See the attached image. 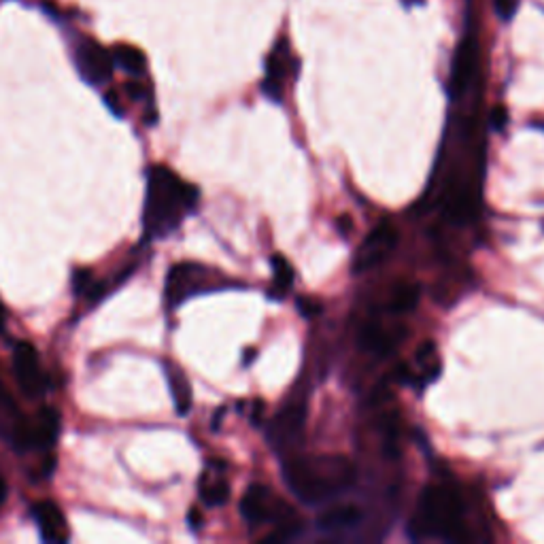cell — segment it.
Wrapping results in <instances>:
<instances>
[{
    "label": "cell",
    "instance_id": "obj_1",
    "mask_svg": "<svg viewBox=\"0 0 544 544\" xmlns=\"http://www.w3.org/2000/svg\"><path fill=\"white\" fill-rule=\"evenodd\" d=\"M283 478L304 505H321L353 487L357 470L345 455H306L285 460Z\"/></svg>",
    "mask_w": 544,
    "mask_h": 544
},
{
    "label": "cell",
    "instance_id": "obj_2",
    "mask_svg": "<svg viewBox=\"0 0 544 544\" xmlns=\"http://www.w3.org/2000/svg\"><path fill=\"white\" fill-rule=\"evenodd\" d=\"M200 192L192 183L183 181L175 171L166 166H154L147 175L145 194V230L152 239L175 233L181 222L198 205Z\"/></svg>",
    "mask_w": 544,
    "mask_h": 544
},
{
    "label": "cell",
    "instance_id": "obj_3",
    "mask_svg": "<svg viewBox=\"0 0 544 544\" xmlns=\"http://www.w3.org/2000/svg\"><path fill=\"white\" fill-rule=\"evenodd\" d=\"M464 513L466 505L460 491L451 485H430L419 497V506L410 519L408 531L413 538L466 540Z\"/></svg>",
    "mask_w": 544,
    "mask_h": 544
},
{
    "label": "cell",
    "instance_id": "obj_4",
    "mask_svg": "<svg viewBox=\"0 0 544 544\" xmlns=\"http://www.w3.org/2000/svg\"><path fill=\"white\" fill-rule=\"evenodd\" d=\"M241 514L249 525L258 528L262 523H275V534L266 536V540H287L303 530V521L294 508L272 494L270 487L262 483L249 485L241 500Z\"/></svg>",
    "mask_w": 544,
    "mask_h": 544
},
{
    "label": "cell",
    "instance_id": "obj_5",
    "mask_svg": "<svg viewBox=\"0 0 544 544\" xmlns=\"http://www.w3.org/2000/svg\"><path fill=\"white\" fill-rule=\"evenodd\" d=\"M215 270H208L206 266L194 264V262H181L175 264L166 275L164 285V298L169 309H177L185 300H189L196 294L211 292V289L219 287Z\"/></svg>",
    "mask_w": 544,
    "mask_h": 544
},
{
    "label": "cell",
    "instance_id": "obj_6",
    "mask_svg": "<svg viewBox=\"0 0 544 544\" xmlns=\"http://www.w3.org/2000/svg\"><path fill=\"white\" fill-rule=\"evenodd\" d=\"M60 432V415L56 408H43L37 415L15 421L11 441L20 451H37L54 447Z\"/></svg>",
    "mask_w": 544,
    "mask_h": 544
},
{
    "label": "cell",
    "instance_id": "obj_7",
    "mask_svg": "<svg viewBox=\"0 0 544 544\" xmlns=\"http://www.w3.org/2000/svg\"><path fill=\"white\" fill-rule=\"evenodd\" d=\"M398 241H400V233H398L396 225L387 222L376 225L357 249L355 259H353V272L362 275V272H368L383 264L393 253V249L398 247Z\"/></svg>",
    "mask_w": 544,
    "mask_h": 544
},
{
    "label": "cell",
    "instance_id": "obj_8",
    "mask_svg": "<svg viewBox=\"0 0 544 544\" xmlns=\"http://www.w3.org/2000/svg\"><path fill=\"white\" fill-rule=\"evenodd\" d=\"M304 421L306 404L298 400V398H294V400H289L285 407L275 415V419H272L268 427V441L281 451L294 449L303 441Z\"/></svg>",
    "mask_w": 544,
    "mask_h": 544
},
{
    "label": "cell",
    "instance_id": "obj_9",
    "mask_svg": "<svg viewBox=\"0 0 544 544\" xmlns=\"http://www.w3.org/2000/svg\"><path fill=\"white\" fill-rule=\"evenodd\" d=\"M296 57L289 51L287 40H279L266 57V77L262 81V92L270 101L283 102L287 81L296 73Z\"/></svg>",
    "mask_w": 544,
    "mask_h": 544
},
{
    "label": "cell",
    "instance_id": "obj_10",
    "mask_svg": "<svg viewBox=\"0 0 544 544\" xmlns=\"http://www.w3.org/2000/svg\"><path fill=\"white\" fill-rule=\"evenodd\" d=\"M75 65L90 85H102L111 79L115 62L111 51L104 49L96 40L85 39L75 49Z\"/></svg>",
    "mask_w": 544,
    "mask_h": 544
},
{
    "label": "cell",
    "instance_id": "obj_11",
    "mask_svg": "<svg viewBox=\"0 0 544 544\" xmlns=\"http://www.w3.org/2000/svg\"><path fill=\"white\" fill-rule=\"evenodd\" d=\"M13 374L20 390L28 398H37L45 390V373L39 351L31 343H17L13 349Z\"/></svg>",
    "mask_w": 544,
    "mask_h": 544
},
{
    "label": "cell",
    "instance_id": "obj_12",
    "mask_svg": "<svg viewBox=\"0 0 544 544\" xmlns=\"http://www.w3.org/2000/svg\"><path fill=\"white\" fill-rule=\"evenodd\" d=\"M477 60H478L477 43H474L472 39L461 40L453 54V65H451V75H449L451 98L464 96L466 90L470 88L474 75H477Z\"/></svg>",
    "mask_w": 544,
    "mask_h": 544
},
{
    "label": "cell",
    "instance_id": "obj_13",
    "mask_svg": "<svg viewBox=\"0 0 544 544\" xmlns=\"http://www.w3.org/2000/svg\"><path fill=\"white\" fill-rule=\"evenodd\" d=\"M404 329L387 326V323L379 320H370L360 328L357 334V343L364 351L373 353L376 357H387L398 349V345L402 343Z\"/></svg>",
    "mask_w": 544,
    "mask_h": 544
},
{
    "label": "cell",
    "instance_id": "obj_14",
    "mask_svg": "<svg viewBox=\"0 0 544 544\" xmlns=\"http://www.w3.org/2000/svg\"><path fill=\"white\" fill-rule=\"evenodd\" d=\"M398 379L410 385H427L436 379L441 373V357H438V349L432 340H426L415 353V370L408 366L398 368Z\"/></svg>",
    "mask_w": 544,
    "mask_h": 544
},
{
    "label": "cell",
    "instance_id": "obj_15",
    "mask_svg": "<svg viewBox=\"0 0 544 544\" xmlns=\"http://www.w3.org/2000/svg\"><path fill=\"white\" fill-rule=\"evenodd\" d=\"M32 514H34V521H37V525H39L40 538H43L45 542L62 544L71 538V531H68V523H66L65 514H62V511L57 508V505H54V502H49V500L39 502V505H34Z\"/></svg>",
    "mask_w": 544,
    "mask_h": 544
},
{
    "label": "cell",
    "instance_id": "obj_16",
    "mask_svg": "<svg viewBox=\"0 0 544 544\" xmlns=\"http://www.w3.org/2000/svg\"><path fill=\"white\" fill-rule=\"evenodd\" d=\"M164 370H166V381H169V390H171L172 402H175L177 413L188 415L189 408H192V402H194L192 383H189L188 374L183 373L181 366H177V364H172V362H166Z\"/></svg>",
    "mask_w": 544,
    "mask_h": 544
},
{
    "label": "cell",
    "instance_id": "obj_17",
    "mask_svg": "<svg viewBox=\"0 0 544 544\" xmlns=\"http://www.w3.org/2000/svg\"><path fill=\"white\" fill-rule=\"evenodd\" d=\"M364 519V513L355 505H338L323 511L317 517V528L323 531H338V530H349L355 528L357 523Z\"/></svg>",
    "mask_w": 544,
    "mask_h": 544
},
{
    "label": "cell",
    "instance_id": "obj_18",
    "mask_svg": "<svg viewBox=\"0 0 544 544\" xmlns=\"http://www.w3.org/2000/svg\"><path fill=\"white\" fill-rule=\"evenodd\" d=\"M198 494H200V500L205 502L206 506H211V508L224 506L225 502L230 500L228 478H225L224 474L217 470H206L200 477Z\"/></svg>",
    "mask_w": 544,
    "mask_h": 544
},
{
    "label": "cell",
    "instance_id": "obj_19",
    "mask_svg": "<svg viewBox=\"0 0 544 544\" xmlns=\"http://www.w3.org/2000/svg\"><path fill=\"white\" fill-rule=\"evenodd\" d=\"M113 62L118 65L121 71H126L132 77H143L147 73V57L138 48H132V45L119 43L118 48L111 51Z\"/></svg>",
    "mask_w": 544,
    "mask_h": 544
},
{
    "label": "cell",
    "instance_id": "obj_20",
    "mask_svg": "<svg viewBox=\"0 0 544 544\" xmlns=\"http://www.w3.org/2000/svg\"><path fill=\"white\" fill-rule=\"evenodd\" d=\"M272 264V296L283 298L292 289L296 275H294V266L283 258L281 253H275L270 259Z\"/></svg>",
    "mask_w": 544,
    "mask_h": 544
},
{
    "label": "cell",
    "instance_id": "obj_21",
    "mask_svg": "<svg viewBox=\"0 0 544 544\" xmlns=\"http://www.w3.org/2000/svg\"><path fill=\"white\" fill-rule=\"evenodd\" d=\"M421 298V289L415 283H402L391 292L390 296V304H387V311L393 312V315H404V312H410L417 309Z\"/></svg>",
    "mask_w": 544,
    "mask_h": 544
},
{
    "label": "cell",
    "instance_id": "obj_22",
    "mask_svg": "<svg viewBox=\"0 0 544 544\" xmlns=\"http://www.w3.org/2000/svg\"><path fill=\"white\" fill-rule=\"evenodd\" d=\"M521 0H494L496 4V13L502 17V20H511V17L517 13Z\"/></svg>",
    "mask_w": 544,
    "mask_h": 544
},
{
    "label": "cell",
    "instance_id": "obj_23",
    "mask_svg": "<svg viewBox=\"0 0 544 544\" xmlns=\"http://www.w3.org/2000/svg\"><path fill=\"white\" fill-rule=\"evenodd\" d=\"M298 311L303 312L304 317H312L321 311V306L312 298H298Z\"/></svg>",
    "mask_w": 544,
    "mask_h": 544
},
{
    "label": "cell",
    "instance_id": "obj_24",
    "mask_svg": "<svg viewBox=\"0 0 544 544\" xmlns=\"http://www.w3.org/2000/svg\"><path fill=\"white\" fill-rule=\"evenodd\" d=\"M508 124V111L505 107H496L494 111H491V126H494L496 130H505Z\"/></svg>",
    "mask_w": 544,
    "mask_h": 544
},
{
    "label": "cell",
    "instance_id": "obj_25",
    "mask_svg": "<svg viewBox=\"0 0 544 544\" xmlns=\"http://www.w3.org/2000/svg\"><path fill=\"white\" fill-rule=\"evenodd\" d=\"M107 104L111 107V111L121 113V104H119V96L115 92H107Z\"/></svg>",
    "mask_w": 544,
    "mask_h": 544
},
{
    "label": "cell",
    "instance_id": "obj_26",
    "mask_svg": "<svg viewBox=\"0 0 544 544\" xmlns=\"http://www.w3.org/2000/svg\"><path fill=\"white\" fill-rule=\"evenodd\" d=\"M3 410H11V398L9 393L4 391V387L0 385V413H3Z\"/></svg>",
    "mask_w": 544,
    "mask_h": 544
},
{
    "label": "cell",
    "instance_id": "obj_27",
    "mask_svg": "<svg viewBox=\"0 0 544 544\" xmlns=\"http://www.w3.org/2000/svg\"><path fill=\"white\" fill-rule=\"evenodd\" d=\"M4 500H7V480H4L3 474H0V508H3Z\"/></svg>",
    "mask_w": 544,
    "mask_h": 544
},
{
    "label": "cell",
    "instance_id": "obj_28",
    "mask_svg": "<svg viewBox=\"0 0 544 544\" xmlns=\"http://www.w3.org/2000/svg\"><path fill=\"white\" fill-rule=\"evenodd\" d=\"M338 225H340V228H343V233H345V234H347V230H349V233H351V228H353V224H351V219H349V217H340Z\"/></svg>",
    "mask_w": 544,
    "mask_h": 544
},
{
    "label": "cell",
    "instance_id": "obj_29",
    "mask_svg": "<svg viewBox=\"0 0 544 544\" xmlns=\"http://www.w3.org/2000/svg\"><path fill=\"white\" fill-rule=\"evenodd\" d=\"M4 320H7V315H4V306L0 303V329L4 328Z\"/></svg>",
    "mask_w": 544,
    "mask_h": 544
}]
</instances>
